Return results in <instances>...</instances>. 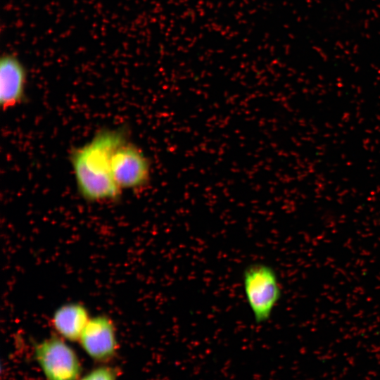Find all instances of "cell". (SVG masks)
Here are the masks:
<instances>
[{
	"mask_svg": "<svg viewBox=\"0 0 380 380\" xmlns=\"http://www.w3.org/2000/svg\"><path fill=\"white\" fill-rule=\"evenodd\" d=\"M78 341L91 359L99 362L111 359L118 347L113 321L105 315L90 317Z\"/></svg>",
	"mask_w": 380,
	"mask_h": 380,
	"instance_id": "cell-5",
	"label": "cell"
},
{
	"mask_svg": "<svg viewBox=\"0 0 380 380\" xmlns=\"http://www.w3.org/2000/svg\"><path fill=\"white\" fill-rule=\"evenodd\" d=\"M244 295L255 322L262 324L271 317L281 289L274 269L265 263L248 265L243 272Z\"/></svg>",
	"mask_w": 380,
	"mask_h": 380,
	"instance_id": "cell-2",
	"label": "cell"
},
{
	"mask_svg": "<svg viewBox=\"0 0 380 380\" xmlns=\"http://www.w3.org/2000/svg\"><path fill=\"white\" fill-rule=\"evenodd\" d=\"M111 170L113 179L121 190L141 189L151 180L149 159L140 148L127 140L113 152Z\"/></svg>",
	"mask_w": 380,
	"mask_h": 380,
	"instance_id": "cell-4",
	"label": "cell"
},
{
	"mask_svg": "<svg viewBox=\"0 0 380 380\" xmlns=\"http://www.w3.org/2000/svg\"><path fill=\"white\" fill-rule=\"evenodd\" d=\"M116 376L113 368L101 366L91 370L80 380H116Z\"/></svg>",
	"mask_w": 380,
	"mask_h": 380,
	"instance_id": "cell-8",
	"label": "cell"
},
{
	"mask_svg": "<svg viewBox=\"0 0 380 380\" xmlns=\"http://www.w3.org/2000/svg\"><path fill=\"white\" fill-rule=\"evenodd\" d=\"M90 317L86 308L80 303H68L61 305L53 313L51 324L61 338L79 341Z\"/></svg>",
	"mask_w": 380,
	"mask_h": 380,
	"instance_id": "cell-7",
	"label": "cell"
},
{
	"mask_svg": "<svg viewBox=\"0 0 380 380\" xmlns=\"http://www.w3.org/2000/svg\"><path fill=\"white\" fill-rule=\"evenodd\" d=\"M34 357L47 380H78L81 364L63 338L51 336L34 347Z\"/></svg>",
	"mask_w": 380,
	"mask_h": 380,
	"instance_id": "cell-3",
	"label": "cell"
},
{
	"mask_svg": "<svg viewBox=\"0 0 380 380\" xmlns=\"http://www.w3.org/2000/svg\"><path fill=\"white\" fill-rule=\"evenodd\" d=\"M27 82L26 70L20 59L12 53L0 60V105L11 109L23 101Z\"/></svg>",
	"mask_w": 380,
	"mask_h": 380,
	"instance_id": "cell-6",
	"label": "cell"
},
{
	"mask_svg": "<svg viewBox=\"0 0 380 380\" xmlns=\"http://www.w3.org/2000/svg\"><path fill=\"white\" fill-rule=\"evenodd\" d=\"M126 140L124 129H103L72 152L77 187L84 199L103 201L119 197L121 189L113 177L111 158L116 148Z\"/></svg>",
	"mask_w": 380,
	"mask_h": 380,
	"instance_id": "cell-1",
	"label": "cell"
}]
</instances>
